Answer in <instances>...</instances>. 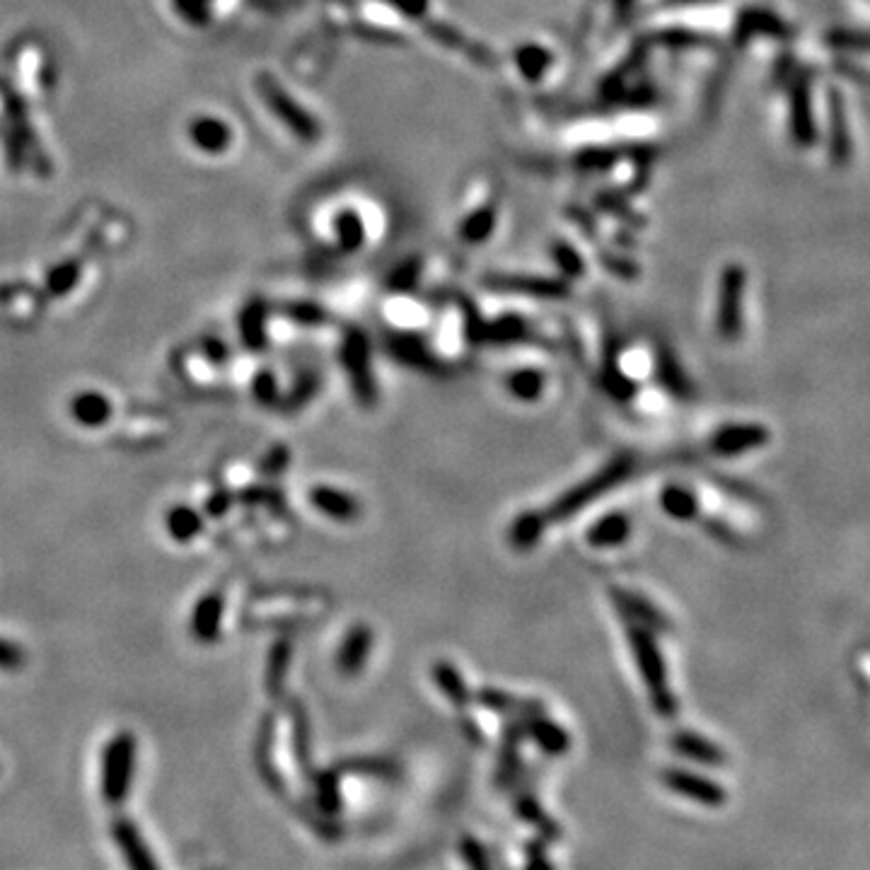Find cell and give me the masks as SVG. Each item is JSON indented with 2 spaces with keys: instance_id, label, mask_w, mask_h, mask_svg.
Segmentation results:
<instances>
[{
  "instance_id": "10",
  "label": "cell",
  "mask_w": 870,
  "mask_h": 870,
  "mask_svg": "<svg viewBox=\"0 0 870 870\" xmlns=\"http://www.w3.org/2000/svg\"><path fill=\"white\" fill-rule=\"evenodd\" d=\"M614 602H617V607L622 609V612L629 617V622H634L636 626H643V629L648 631H670L672 626L667 622V617L660 609H655L651 602L646 600V597L634 595V593H626V590H612Z\"/></svg>"
},
{
  "instance_id": "15",
  "label": "cell",
  "mask_w": 870,
  "mask_h": 870,
  "mask_svg": "<svg viewBox=\"0 0 870 870\" xmlns=\"http://www.w3.org/2000/svg\"><path fill=\"white\" fill-rule=\"evenodd\" d=\"M672 747H675L677 752L684 754V757L696 759V762L701 764H709V767H721L725 764V752L718 745H713L706 738H701V735L689 733V730H682V733H677L675 738H672Z\"/></svg>"
},
{
  "instance_id": "28",
  "label": "cell",
  "mask_w": 870,
  "mask_h": 870,
  "mask_svg": "<svg viewBox=\"0 0 870 870\" xmlns=\"http://www.w3.org/2000/svg\"><path fill=\"white\" fill-rule=\"evenodd\" d=\"M317 387H319V377H317L315 373H305V375H300L298 385H295V390L290 392L288 404H295V406L305 404L307 399H310L312 394L317 392Z\"/></svg>"
},
{
  "instance_id": "18",
  "label": "cell",
  "mask_w": 870,
  "mask_h": 870,
  "mask_svg": "<svg viewBox=\"0 0 870 870\" xmlns=\"http://www.w3.org/2000/svg\"><path fill=\"white\" fill-rule=\"evenodd\" d=\"M549 525L547 515L537 513V510H530V513H522L515 518L513 527H510V542H513L515 549L527 551L532 549L535 544L542 539L544 535V527Z\"/></svg>"
},
{
  "instance_id": "33",
  "label": "cell",
  "mask_w": 870,
  "mask_h": 870,
  "mask_svg": "<svg viewBox=\"0 0 870 870\" xmlns=\"http://www.w3.org/2000/svg\"><path fill=\"white\" fill-rule=\"evenodd\" d=\"M462 856L467 858V863L474 870H489V863H486L484 851H481L479 846L474 844V841H469V839L464 841V844H462Z\"/></svg>"
},
{
  "instance_id": "12",
  "label": "cell",
  "mask_w": 870,
  "mask_h": 870,
  "mask_svg": "<svg viewBox=\"0 0 870 870\" xmlns=\"http://www.w3.org/2000/svg\"><path fill=\"white\" fill-rule=\"evenodd\" d=\"M489 286L493 290H506V293H520V295H532V298H564L566 286L559 281H547V278H515V276H501V278H489Z\"/></svg>"
},
{
  "instance_id": "26",
  "label": "cell",
  "mask_w": 870,
  "mask_h": 870,
  "mask_svg": "<svg viewBox=\"0 0 870 870\" xmlns=\"http://www.w3.org/2000/svg\"><path fill=\"white\" fill-rule=\"evenodd\" d=\"M479 701L484 706H489L491 711H518V709L539 711L537 704H525V701L513 699V696L506 692H498V689H484V692H479Z\"/></svg>"
},
{
  "instance_id": "14",
  "label": "cell",
  "mask_w": 870,
  "mask_h": 870,
  "mask_svg": "<svg viewBox=\"0 0 870 870\" xmlns=\"http://www.w3.org/2000/svg\"><path fill=\"white\" fill-rule=\"evenodd\" d=\"M370 648H373V631L363 624L353 626L351 634L346 636L344 646L339 651V670L344 675H353V672L361 670Z\"/></svg>"
},
{
  "instance_id": "6",
  "label": "cell",
  "mask_w": 870,
  "mask_h": 870,
  "mask_svg": "<svg viewBox=\"0 0 870 870\" xmlns=\"http://www.w3.org/2000/svg\"><path fill=\"white\" fill-rule=\"evenodd\" d=\"M742 288L745 276L738 266H730L723 274L721 303H718V334L723 341H735L742 329Z\"/></svg>"
},
{
  "instance_id": "7",
  "label": "cell",
  "mask_w": 870,
  "mask_h": 870,
  "mask_svg": "<svg viewBox=\"0 0 870 870\" xmlns=\"http://www.w3.org/2000/svg\"><path fill=\"white\" fill-rule=\"evenodd\" d=\"M663 781L667 788H672L680 796L694 800V803L709 805V808H718L725 803V788L718 786L716 781L704 779V776L689 774L684 769H665Z\"/></svg>"
},
{
  "instance_id": "38",
  "label": "cell",
  "mask_w": 870,
  "mask_h": 870,
  "mask_svg": "<svg viewBox=\"0 0 870 870\" xmlns=\"http://www.w3.org/2000/svg\"><path fill=\"white\" fill-rule=\"evenodd\" d=\"M561 252H564V254H559V257H564V261H571V249L564 247V249H561ZM571 266H573V274H578V269H583V264H578V261H573Z\"/></svg>"
},
{
  "instance_id": "19",
  "label": "cell",
  "mask_w": 870,
  "mask_h": 870,
  "mask_svg": "<svg viewBox=\"0 0 870 870\" xmlns=\"http://www.w3.org/2000/svg\"><path fill=\"white\" fill-rule=\"evenodd\" d=\"M658 380L660 385H663L670 394H675V397L680 399L692 397V382H689V377L684 375L677 358L672 356L667 348L660 351V358H658Z\"/></svg>"
},
{
  "instance_id": "23",
  "label": "cell",
  "mask_w": 870,
  "mask_h": 870,
  "mask_svg": "<svg viewBox=\"0 0 870 870\" xmlns=\"http://www.w3.org/2000/svg\"><path fill=\"white\" fill-rule=\"evenodd\" d=\"M201 530H203V522L199 518V513H194L191 508L179 506L167 513V532H170L177 542H189V539H194Z\"/></svg>"
},
{
  "instance_id": "29",
  "label": "cell",
  "mask_w": 870,
  "mask_h": 870,
  "mask_svg": "<svg viewBox=\"0 0 870 870\" xmlns=\"http://www.w3.org/2000/svg\"><path fill=\"white\" fill-rule=\"evenodd\" d=\"M75 278H78V266L75 264H68V266H61V269H56L54 274L49 276V286H51V290H54V293H68V290L73 288V283H75Z\"/></svg>"
},
{
  "instance_id": "16",
  "label": "cell",
  "mask_w": 870,
  "mask_h": 870,
  "mask_svg": "<svg viewBox=\"0 0 870 870\" xmlns=\"http://www.w3.org/2000/svg\"><path fill=\"white\" fill-rule=\"evenodd\" d=\"M631 535L629 518L624 513H609L597 522L595 527H590L588 542L597 549H612L626 542V537Z\"/></svg>"
},
{
  "instance_id": "37",
  "label": "cell",
  "mask_w": 870,
  "mask_h": 870,
  "mask_svg": "<svg viewBox=\"0 0 870 870\" xmlns=\"http://www.w3.org/2000/svg\"><path fill=\"white\" fill-rule=\"evenodd\" d=\"M206 353H208V358H213V361H218V363H220V361H223L225 353H228V351H225V346L220 344V341H211V344L206 346Z\"/></svg>"
},
{
  "instance_id": "17",
  "label": "cell",
  "mask_w": 870,
  "mask_h": 870,
  "mask_svg": "<svg viewBox=\"0 0 870 870\" xmlns=\"http://www.w3.org/2000/svg\"><path fill=\"white\" fill-rule=\"evenodd\" d=\"M71 414L78 423L87 428L102 426L112 416V404L100 392H83L71 402Z\"/></svg>"
},
{
  "instance_id": "8",
  "label": "cell",
  "mask_w": 870,
  "mask_h": 870,
  "mask_svg": "<svg viewBox=\"0 0 870 870\" xmlns=\"http://www.w3.org/2000/svg\"><path fill=\"white\" fill-rule=\"evenodd\" d=\"M112 837L119 844L121 854H124L131 870H160L138 827L126 817H119V820L112 822Z\"/></svg>"
},
{
  "instance_id": "11",
  "label": "cell",
  "mask_w": 870,
  "mask_h": 870,
  "mask_svg": "<svg viewBox=\"0 0 870 870\" xmlns=\"http://www.w3.org/2000/svg\"><path fill=\"white\" fill-rule=\"evenodd\" d=\"M310 498H312V506L322 510L324 515H329V518L334 520L351 522L361 515V503L344 491L329 489V486H317V489H312Z\"/></svg>"
},
{
  "instance_id": "22",
  "label": "cell",
  "mask_w": 870,
  "mask_h": 870,
  "mask_svg": "<svg viewBox=\"0 0 870 870\" xmlns=\"http://www.w3.org/2000/svg\"><path fill=\"white\" fill-rule=\"evenodd\" d=\"M433 677L435 684L440 687V692H443L455 706H467L469 704V689L467 684L462 682L460 672L455 670L450 663H438L433 667Z\"/></svg>"
},
{
  "instance_id": "2",
  "label": "cell",
  "mask_w": 870,
  "mask_h": 870,
  "mask_svg": "<svg viewBox=\"0 0 870 870\" xmlns=\"http://www.w3.org/2000/svg\"><path fill=\"white\" fill-rule=\"evenodd\" d=\"M629 643H631V651L636 655V663L643 672V682H646L648 692H651L655 711H660L665 718H670L672 713L677 711V701L672 699L670 687H667V672L658 643H655L651 631L636 624L629 629Z\"/></svg>"
},
{
  "instance_id": "20",
  "label": "cell",
  "mask_w": 870,
  "mask_h": 870,
  "mask_svg": "<svg viewBox=\"0 0 870 870\" xmlns=\"http://www.w3.org/2000/svg\"><path fill=\"white\" fill-rule=\"evenodd\" d=\"M527 733H530L537 745L542 747V750H547L549 754H564L568 750V745H571L566 730H561L559 725L547 721V718L542 716H535L530 723H527Z\"/></svg>"
},
{
  "instance_id": "3",
  "label": "cell",
  "mask_w": 870,
  "mask_h": 870,
  "mask_svg": "<svg viewBox=\"0 0 870 870\" xmlns=\"http://www.w3.org/2000/svg\"><path fill=\"white\" fill-rule=\"evenodd\" d=\"M138 742L129 730L109 740L102 759V796L109 805H121L129 796Z\"/></svg>"
},
{
  "instance_id": "34",
  "label": "cell",
  "mask_w": 870,
  "mask_h": 870,
  "mask_svg": "<svg viewBox=\"0 0 870 870\" xmlns=\"http://www.w3.org/2000/svg\"><path fill=\"white\" fill-rule=\"evenodd\" d=\"M288 464V450L286 448H274L269 452V457H266L264 464H261V472L266 474H278L283 472V467Z\"/></svg>"
},
{
  "instance_id": "9",
  "label": "cell",
  "mask_w": 870,
  "mask_h": 870,
  "mask_svg": "<svg viewBox=\"0 0 870 870\" xmlns=\"http://www.w3.org/2000/svg\"><path fill=\"white\" fill-rule=\"evenodd\" d=\"M385 346L399 363L411 365V368L416 370H426V373H435V375L443 373V365L438 363V358H435L428 348H423L421 341L414 339V336L392 334L385 339Z\"/></svg>"
},
{
  "instance_id": "35",
  "label": "cell",
  "mask_w": 870,
  "mask_h": 870,
  "mask_svg": "<svg viewBox=\"0 0 870 870\" xmlns=\"http://www.w3.org/2000/svg\"><path fill=\"white\" fill-rule=\"evenodd\" d=\"M230 503H232V498L228 496V493L218 491V493H213L211 498H208L206 508H208V513H211V515H223L225 510L230 508Z\"/></svg>"
},
{
  "instance_id": "30",
  "label": "cell",
  "mask_w": 870,
  "mask_h": 870,
  "mask_svg": "<svg viewBox=\"0 0 870 870\" xmlns=\"http://www.w3.org/2000/svg\"><path fill=\"white\" fill-rule=\"evenodd\" d=\"M22 665H25V651L0 638V670H17Z\"/></svg>"
},
{
  "instance_id": "4",
  "label": "cell",
  "mask_w": 870,
  "mask_h": 870,
  "mask_svg": "<svg viewBox=\"0 0 870 870\" xmlns=\"http://www.w3.org/2000/svg\"><path fill=\"white\" fill-rule=\"evenodd\" d=\"M341 361L346 365V373L351 377L353 392H356L358 402L363 406H375L377 402V387L373 380V370H370V351L365 344L363 334L351 332L344 339V348H341Z\"/></svg>"
},
{
  "instance_id": "31",
  "label": "cell",
  "mask_w": 870,
  "mask_h": 870,
  "mask_svg": "<svg viewBox=\"0 0 870 870\" xmlns=\"http://www.w3.org/2000/svg\"><path fill=\"white\" fill-rule=\"evenodd\" d=\"M254 397L261 404H271L276 399V377L271 373H259L254 380Z\"/></svg>"
},
{
  "instance_id": "13",
  "label": "cell",
  "mask_w": 870,
  "mask_h": 870,
  "mask_svg": "<svg viewBox=\"0 0 870 870\" xmlns=\"http://www.w3.org/2000/svg\"><path fill=\"white\" fill-rule=\"evenodd\" d=\"M220 619H223V597L220 595H206L199 600V605L194 609V617H191V634L199 638L201 643H211L218 638L220 631Z\"/></svg>"
},
{
  "instance_id": "27",
  "label": "cell",
  "mask_w": 870,
  "mask_h": 870,
  "mask_svg": "<svg viewBox=\"0 0 870 870\" xmlns=\"http://www.w3.org/2000/svg\"><path fill=\"white\" fill-rule=\"evenodd\" d=\"M602 385H605V390L612 394L614 399H619V402H626V399L634 397V392H636L634 382H631L629 377H624L622 373H619L614 365H609V368L605 370V375H602Z\"/></svg>"
},
{
  "instance_id": "36",
  "label": "cell",
  "mask_w": 870,
  "mask_h": 870,
  "mask_svg": "<svg viewBox=\"0 0 870 870\" xmlns=\"http://www.w3.org/2000/svg\"><path fill=\"white\" fill-rule=\"evenodd\" d=\"M290 315H293L295 319H298V322H319V319H322V312L317 310V307H312V305H298V307H293V310H290Z\"/></svg>"
},
{
  "instance_id": "24",
  "label": "cell",
  "mask_w": 870,
  "mask_h": 870,
  "mask_svg": "<svg viewBox=\"0 0 870 870\" xmlns=\"http://www.w3.org/2000/svg\"><path fill=\"white\" fill-rule=\"evenodd\" d=\"M508 390L522 402H535L544 392V375L539 370H518L508 377Z\"/></svg>"
},
{
  "instance_id": "25",
  "label": "cell",
  "mask_w": 870,
  "mask_h": 870,
  "mask_svg": "<svg viewBox=\"0 0 870 870\" xmlns=\"http://www.w3.org/2000/svg\"><path fill=\"white\" fill-rule=\"evenodd\" d=\"M261 327H264V307L249 305L242 315V336H245V344L254 351L264 346V329Z\"/></svg>"
},
{
  "instance_id": "1",
  "label": "cell",
  "mask_w": 870,
  "mask_h": 870,
  "mask_svg": "<svg viewBox=\"0 0 870 870\" xmlns=\"http://www.w3.org/2000/svg\"><path fill=\"white\" fill-rule=\"evenodd\" d=\"M631 472H634V457H629V455L614 457V460L609 462L607 467L602 469V472H597L595 477L585 479L583 484L576 486V489L566 491L564 496L559 498V501L551 503V508L544 515H547L549 522H561V520L571 518V515L578 513V510L590 506L595 498L605 496V493L612 491L614 486L622 484V481L629 477Z\"/></svg>"
},
{
  "instance_id": "21",
  "label": "cell",
  "mask_w": 870,
  "mask_h": 870,
  "mask_svg": "<svg viewBox=\"0 0 870 870\" xmlns=\"http://www.w3.org/2000/svg\"><path fill=\"white\" fill-rule=\"evenodd\" d=\"M663 508L675 520H694L699 515V501L687 486H667L663 491Z\"/></svg>"
},
{
  "instance_id": "32",
  "label": "cell",
  "mask_w": 870,
  "mask_h": 870,
  "mask_svg": "<svg viewBox=\"0 0 870 870\" xmlns=\"http://www.w3.org/2000/svg\"><path fill=\"white\" fill-rule=\"evenodd\" d=\"M288 658H290V646L288 643H278V646L274 648V660H271L269 682L274 680V684H276L278 680H281L283 670H286V665H288Z\"/></svg>"
},
{
  "instance_id": "5",
  "label": "cell",
  "mask_w": 870,
  "mask_h": 870,
  "mask_svg": "<svg viewBox=\"0 0 870 870\" xmlns=\"http://www.w3.org/2000/svg\"><path fill=\"white\" fill-rule=\"evenodd\" d=\"M769 438L771 435L762 423H728L711 435L709 450L718 457H735L764 448Z\"/></svg>"
}]
</instances>
